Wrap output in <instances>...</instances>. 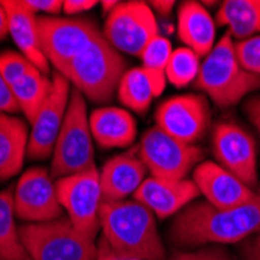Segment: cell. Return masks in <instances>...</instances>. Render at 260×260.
Instances as JSON below:
<instances>
[{"mask_svg":"<svg viewBox=\"0 0 260 260\" xmlns=\"http://www.w3.org/2000/svg\"><path fill=\"white\" fill-rule=\"evenodd\" d=\"M172 53H173V50H172L170 41L167 38L157 35L147 44L140 58H142V62H144L145 69L162 70V72H165L167 64L172 58Z\"/></svg>","mask_w":260,"mask_h":260,"instance_id":"cell-27","label":"cell"},{"mask_svg":"<svg viewBox=\"0 0 260 260\" xmlns=\"http://www.w3.org/2000/svg\"><path fill=\"white\" fill-rule=\"evenodd\" d=\"M200 193H203L210 206L218 210H226L242 206L254 198L255 190L242 182L237 176L223 169L215 162H203L193 170L192 179Z\"/></svg>","mask_w":260,"mask_h":260,"instance_id":"cell-15","label":"cell"},{"mask_svg":"<svg viewBox=\"0 0 260 260\" xmlns=\"http://www.w3.org/2000/svg\"><path fill=\"white\" fill-rule=\"evenodd\" d=\"M19 105L13 95L11 87L8 86V83L5 81V78L0 74V112L5 114H11V112H17Z\"/></svg>","mask_w":260,"mask_h":260,"instance_id":"cell-32","label":"cell"},{"mask_svg":"<svg viewBox=\"0 0 260 260\" xmlns=\"http://www.w3.org/2000/svg\"><path fill=\"white\" fill-rule=\"evenodd\" d=\"M147 167L134 151H128L109 159L100 172L103 201H122L147 179Z\"/></svg>","mask_w":260,"mask_h":260,"instance_id":"cell-17","label":"cell"},{"mask_svg":"<svg viewBox=\"0 0 260 260\" xmlns=\"http://www.w3.org/2000/svg\"><path fill=\"white\" fill-rule=\"evenodd\" d=\"M38 30L47 61L61 75L100 33L89 19L58 16H38Z\"/></svg>","mask_w":260,"mask_h":260,"instance_id":"cell-7","label":"cell"},{"mask_svg":"<svg viewBox=\"0 0 260 260\" xmlns=\"http://www.w3.org/2000/svg\"><path fill=\"white\" fill-rule=\"evenodd\" d=\"M13 197L16 217L22 221L47 223L64 217L55 181L44 167H31L23 172Z\"/></svg>","mask_w":260,"mask_h":260,"instance_id":"cell-11","label":"cell"},{"mask_svg":"<svg viewBox=\"0 0 260 260\" xmlns=\"http://www.w3.org/2000/svg\"><path fill=\"white\" fill-rule=\"evenodd\" d=\"M260 232V184L248 203L218 210L207 201L188 204L175 217L169 235L175 246L237 243Z\"/></svg>","mask_w":260,"mask_h":260,"instance_id":"cell-1","label":"cell"},{"mask_svg":"<svg viewBox=\"0 0 260 260\" xmlns=\"http://www.w3.org/2000/svg\"><path fill=\"white\" fill-rule=\"evenodd\" d=\"M197 87L221 108L237 105L248 93L260 89V77L246 72L240 66L229 31L223 35L201 64Z\"/></svg>","mask_w":260,"mask_h":260,"instance_id":"cell-4","label":"cell"},{"mask_svg":"<svg viewBox=\"0 0 260 260\" xmlns=\"http://www.w3.org/2000/svg\"><path fill=\"white\" fill-rule=\"evenodd\" d=\"M200 56L187 47L173 50L172 58L165 69V77L176 87H185L197 81L200 74Z\"/></svg>","mask_w":260,"mask_h":260,"instance_id":"cell-26","label":"cell"},{"mask_svg":"<svg viewBox=\"0 0 260 260\" xmlns=\"http://www.w3.org/2000/svg\"><path fill=\"white\" fill-rule=\"evenodd\" d=\"M215 22L214 17L200 2L187 0L178 10V35L187 49L200 58L207 56L215 47Z\"/></svg>","mask_w":260,"mask_h":260,"instance_id":"cell-19","label":"cell"},{"mask_svg":"<svg viewBox=\"0 0 260 260\" xmlns=\"http://www.w3.org/2000/svg\"><path fill=\"white\" fill-rule=\"evenodd\" d=\"M14 190L5 188L0 192V260H31L22 245L20 232L16 226Z\"/></svg>","mask_w":260,"mask_h":260,"instance_id":"cell-23","label":"cell"},{"mask_svg":"<svg viewBox=\"0 0 260 260\" xmlns=\"http://www.w3.org/2000/svg\"><path fill=\"white\" fill-rule=\"evenodd\" d=\"M50 87L52 80H49V77L42 74L39 69L31 70L11 86V92L19 105V109L30 123L35 120L38 111L44 105Z\"/></svg>","mask_w":260,"mask_h":260,"instance_id":"cell-24","label":"cell"},{"mask_svg":"<svg viewBox=\"0 0 260 260\" xmlns=\"http://www.w3.org/2000/svg\"><path fill=\"white\" fill-rule=\"evenodd\" d=\"M92 139L86 99L75 89L70 93L67 112L52 153L50 175L53 179L95 167Z\"/></svg>","mask_w":260,"mask_h":260,"instance_id":"cell-6","label":"cell"},{"mask_svg":"<svg viewBox=\"0 0 260 260\" xmlns=\"http://www.w3.org/2000/svg\"><path fill=\"white\" fill-rule=\"evenodd\" d=\"M240 254L242 260H260V232L243 243Z\"/></svg>","mask_w":260,"mask_h":260,"instance_id":"cell-33","label":"cell"},{"mask_svg":"<svg viewBox=\"0 0 260 260\" xmlns=\"http://www.w3.org/2000/svg\"><path fill=\"white\" fill-rule=\"evenodd\" d=\"M119 100L129 109L144 114L156 97L150 72L145 67H134L125 72L119 83Z\"/></svg>","mask_w":260,"mask_h":260,"instance_id":"cell-25","label":"cell"},{"mask_svg":"<svg viewBox=\"0 0 260 260\" xmlns=\"http://www.w3.org/2000/svg\"><path fill=\"white\" fill-rule=\"evenodd\" d=\"M28 125L19 117L0 112V181L14 178L28 151Z\"/></svg>","mask_w":260,"mask_h":260,"instance_id":"cell-21","label":"cell"},{"mask_svg":"<svg viewBox=\"0 0 260 260\" xmlns=\"http://www.w3.org/2000/svg\"><path fill=\"white\" fill-rule=\"evenodd\" d=\"M148 5H150V8L153 10H156L157 13H160L162 16H167V14H170V11L173 10V2L172 0H153V2H148Z\"/></svg>","mask_w":260,"mask_h":260,"instance_id":"cell-37","label":"cell"},{"mask_svg":"<svg viewBox=\"0 0 260 260\" xmlns=\"http://www.w3.org/2000/svg\"><path fill=\"white\" fill-rule=\"evenodd\" d=\"M95 5H97L95 0H66L62 11L67 16H77V14H81L84 11H89Z\"/></svg>","mask_w":260,"mask_h":260,"instance_id":"cell-34","label":"cell"},{"mask_svg":"<svg viewBox=\"0 0 260 260\" xmlns=\"http://www.w3.org/2000/svg\"><path fill=\"white\" fill-rule=\"evenodd\" d=\"M99 255H97V260H137V258H128V257H123L120 254H117L111 246L109 243L102 237L99 240Z\"/></svg>","mask_w":260,"mask_h":260,"instance_id":"cell-36","label":"cell"},{"mask_svg":"<svg viewBox=\"0 0 260 260\" xmlns=\"http://www.w3.org/2000/svg\"><path fill=\"white\" fill-rule=\"evenodd\" d=\"M92 137L103 148H123L136 139L137 125L134 117L114 106L95 109L89 117Z\"/></svg>","mask_w":260,"mask_h":260,"instance_id":"cell-20","label":"cell"},{"mask_svg":"<svg viewBox=\"0 0 260 260\" xmlns=\"http://www.w3.org/2000/svg\"><path fill=\"white\" fill-rule=\"evenodd\" d=\"M25 2L36 14L42 13V16H56L64 7L62 0H25Z\"/></svg>","mask_w":260,"mask_h":260,"instance_id":"cell-31","label":"cell"},{"mask_svg":"<svg viewBox=\"0 0 260 260\" xmlns=\"http://www.w3.org/2000/svg\"><path fill=\"white\" fill-rule=\"evenodd\" d=\"M200 190L192 179H162L148 176L139 190L134 193V200L148 207L159 218L178 215L197 197Z\"/></svg>","mask_w":260,"mask_h":260,"instance_id":"cell-16","label":"cell"},{"mask_svg":"<svg viewBox=\"0 0 260 260\" xmlns=\"http://www.w3.org/2000/svg\"><path fill=\"white\" fill-rule=\"evenodd\" d=\"M212 150L223 169L251 188L257 185V147L245 128L234 122H220L212 131Z\"/></svg>","mask_w":260,"mask_h":260,"instance_id":"cell-12","label":"cell"},{"mask_svg":"<svg viewBox=\"0 0 260 260\" xmlns=\"http://www.w3.org/2000/svg\"><path fill=\"white\" fill-rule=\"evenodd\" d=\"M245 114L260 134V95L251 97L245 103Z\"/></svg>","mask_w":260,"mask_h":260,"instance_id":"cell-35","label":"cell"},{"mask_svg":"<svg viewBox=\"0 0 260 260\" xmlns=\"http://www.w3.org/2000/svg\"><path fill=\"white\" fill-rule=\"evenodd\" d=\"M217 22L229 28L232 38H254L260 33V0H226L218 8Z\"/></svg>","mask_w":260,"mask_h":260,"instance_id":"cell-22","label":"cell"},{"mask_svg":"<svg viewBox=\"0 0 260 260\" xmlns=\"http://www.w3.org/2000/svg\"><path fill=\"white\" fill-rule=\"evenodd\" d=\"M235 55L246 72L260 77V36L235 44Z\"/></svg>","mask_w":260,"mask_h":260,"instance_id":"cell-29","label":"cell"},{"mask_svg":"<svg viewBox=\"0 0 260 260\" xmlns=\"http://www.w3.org/2000/svg\"><path fill=\"white\" fill-rule=\"evenodd\" d=\"M2 5L8 14V27L13 41L23 56H27L42 74H49V61H47L39 30H38V14L27 5V2L20 0H4Z\"/></svg>","mask_w":260,"mask_h":260,"instance_id":"cell-18","label":"cell"},{"mask_svg":"<svg viewBox=\"0 0 260 260\" xmlns=\"http://www.w3.org/2000/svg\"><path fill=\"white\" fill-rule=\"evenodd\" d=\"M157 22L145 2H119L106 17L103 36L117 52L140 56L157 36Z\"/></svg>","mask_w":260,"mask_h":260,"instance_id":"cell-10","label":"cell"},{"mask_svg":"<svg viewBox=\"0 0 260 260\" xmlns=\"http://www.w3.org/2000/svg\"><path fill=\"white\" fill-rule=\"evenodd\" d=\"M55 185L67 218L80 232L95 239L100 229V207L103 203L100 172L93 167L59 178Z\"/></svg>","mask_w":260,"mask_h":260,"instance_id":"cell-8","label":"cell"},{"mask_svg":"<svg viewBox=\"0 0 260 260\" xmlns=\"http://www.w3.org/2000/svg\"><path fill=\"white\" fill-rule=\"evenodd\" d=\"M126 62L120 52L99 33L62 74L93 103H108L119 89Z\"/></svg>","mask_w":260,"mask_h":260,"instance_id":"cell-3","label":"cell"},{"mask_svg":"<svg viewBox=\"0 0 260 260\" xmlns=\"http://www.w3.org/2000/svg\"><path fill=\"white\" fill-rule=\"evenodd\" d=\"M154 117L156 126L172 137L193 145L207 131L210 111L203 95L187 93L160 103Z\"/></svg>","mask_w":260,"mask_h":260,"instance_id":"cell-14","label":"cell"},{"mask_svg":"<svg viewBox=\"0 0 260 260\" xmlns=\"http://www.w3.org/2000/svg\"><path fill=\"white\" fill-rule=\"evenodd\" d=\"M100 229L109 246L123 257L137 260L167 258L154 214L137 200L103 201Z\"/></svg>","mask_w":260,"mask_h":260,"instance_id":"cell-2","label":"cell"},{"mask_svg":"<svg viewBox=\"0 0 260 260\" xmlns=\"http://www.w3.org/2000/svg\"><path fill=\"white\" fill-rule=\"evenodd\" d=\"M38 69L27 56L17 52H4L0 55V74L11 87L19 78Z\"/></svg>","mask_w":260,"mask_h":260,"instance_id":"cell-28","label":"cell"},{"mask_svg":"<svg viewBox=\"0 0 260 260\" xmlns=\"http://www.w3.org/2000/svg\"><path fill=\"white\" fill-rule=\"evenodd\" d=\"M70 93V81L56 72L52 78L49 95L31 122L27 151L30 159H47L52 156L67 112Z\"/></svg>","mask_w":260,"mask_h":260,"instance_id":"cell-13","label":"cell"},{"mask_svg":"<svg viewBox=\"0 0 260 260\" xmlns=\"http://www.w3.org/2000/svg\"><path fill=\"white\" fill-rule=\"evenodd\" d=\"M100 5L103 7V10H105V11H109V13H111L117 5H119V2H102ZM109 13H108V14H109Z\"/></svg>","mask_w":260,"mask_h":260,"instance_id":"cell-39","label":"cell"},{"mask_svg":"<svg viewBox=\"0 0 260 260\" xmlns=\"http://www.w3.org/2000/svg\"><path fill=\"white\" fill-rule=\"evenodd\" d=\"M170 260H231V255L223 248H203L198 251H178Z\"/></svg>","mask_w":260,"mask_h":260,"instance_id":"cell-30","label":"cell"},{"mask_svg":"<svg viewBox=\"0 0 260 260\" xmlns=\"http://www.w3.org/2000/svg\"><path fill=\"white\" fill-rule=\"evenodd\" d=\"M22 245L31 260H97L95 239L80 232L67 217L19 228Z\"/></svg>","mask_w":260,"mask_h":260,"instance_id":"cell-5","label":"cell"},{"mask_svg":"<svg viewBox=\"0 0 260 260\" xmlns=\"http://www.w3.org/2000/svg\"><path fill=\"white\" fill-rule=\"evenodd\" d=\"M139 157L151 172V176L179 181L185 179L188 172L203 159V150L172 137L159 126H153L142 136Z\"/></svg>","mask_w":260,"mask_h":260,"instance_id":"cell-9","label":"cell"},{"mask_svg":"<svg viewBox=\"0 0 260 260\" xmlns=\"http://www.w3.org/2000/svg\"><path fill=\"white\" fill-rule=\"evenodd\" d=\"M10 33V27H8V14L5 7L0 2V39H4L7 35Z\"/></svg>","mask_w":260,"mask_h":260,"instance_id":"cell-38","label":"cell"}]
</instances>
